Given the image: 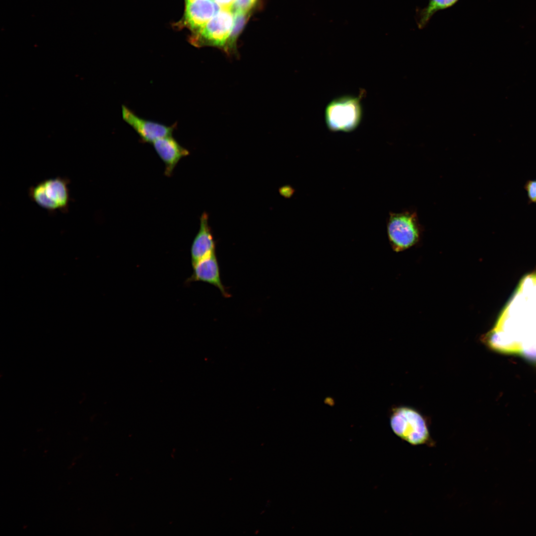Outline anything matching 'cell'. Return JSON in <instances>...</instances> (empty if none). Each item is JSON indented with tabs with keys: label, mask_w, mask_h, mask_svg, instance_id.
<instances>
[{
	"label": "cell",
	"mask_w": 536,
	"mask_h": 536,
	"mask_svg": "<svg viewBox=\"0 0 536 536\" xmlns=\"http://www.w3.org/2000/svg\"><path fill=\"white\" fill-rule=\"evenodd\" d=\"M529 287V286H528ZM531 284L529 295L520 289L487 334L489 348L519 354L536 362V287Z\"/></svg>",
	"instance_id": "cell-1"
},
{
	"label": "cell",
	"mask_w": 536,
	"mask_h": 536,
	"mask_svg": "<svg viewBox=\"0 0 536 536\" xmlns=\"http://www.w3.org/2000/svg\"><path fill=\"white\" fill-rule=\"evenodd\" d=\"M390 425L394 433L412 446L435 444L429 429L427 419L417 409L400 406L392 409Z\"/></svg>",
	"instance_id": "cell-2"
},
{
	"label": "cell",
	"mask_w": 536,
	"mask_h": 536,
	"mask_svg": "<svg viewBox=\"0 0 536 536\" xmlns=\"http://www.w3.org/2000/svg\"><path fill=\"white\" fill-rule=\"evenodd\" d=\"M69 181L57 177L43 180L28 189L29 199L37 205L53 213L67 212L71 202Z\"/></svg>",
	"instance_id": "cell-3"
},
{
	"label": "cell",
	"mask_w": 536,
	"mask_h": 536,
	"mask_svg": "<svg viewBox=\"0 0 536 536\" xmlns=\"http://www.w3.org/2000/svg\"><path fill=\"white\" fill-rule=\"evenodd\" d=\"M360 97L344 95L331 100L325 111L326 126L332 132H350L360 124L362 109Z\"/></svg>",
	"instance_id": "cell-4"
},
{
	"label": "cell",
	"mask_w": 536,
	"mask_h": 536,
	"mask_svg": "<svg viewBox=\"0 0 536 536\" xmlns=\"http://www.w3.org/2000/svg\"><path fill=\"white\" fill-rule=\"evenodd\" d=\"M387 234L390 245L396 252L415 245L420 235L416 213L409 211L391 213L387 223Z\"/></svg>",
	"instance_id": "cell-5"
},
{
	"label": "cell",
	"mask_w": 536,
	"mask_h": 536,
	"mask_svg": "<svg viewBox=\"0 0 536 536\" xmlns=\"http://www.w3.org/2000/svg\"><path fill=\"white\" fill-rule=\"evenodd\" d=\"M231 9H222L198 31L194 33L191 43L196 47L215 46L225 51L233 27Z\"/></svg>",
	"instance_id": "cell-6"
},
{
	"label": "cell",
	"mask_w": 536,
	"mask_h": 536,
	"mask_svg": "<svg viewBox=\"0 0 536 536\" xmlns=\"http://www.w3.org/2000/svg\"><path fill=\"white\" fill-rule=\"evenodd\" d=\"M123 120L137 133L143 143H151L162 137L172 135L176 124L172 126L145 119L137 116L125 105L122 106Z\"/></svg>",
	"instance_id": "cell-7"
},
{
	"label": "cell",
	"mask_w": 536,
	"mask_h": 536,
	"mask_svg": "<svg viewBox=\"0 0 536 536\" xmlns=\"http://www.w3.org/2000/svg\"><path fill=\"white\" fill-rule=\"evenodd\" d=\"M192 267L193 273L187 279V283L194 281L208 283L217 287L224 297L229 298L231 296L221 281L220 268L216 253L192 265Z\"/></svg>",
	"instance_id": "cell-8"
},
{
	"label": "cell",
	"mask_w": 536,
	"mask_h": 536,
	"mask_svg": "<svg viewBox=\"0 0 536 536\" xmlns=\"http://www.w3.org/2000/svg\"><path fill=\"white\" fill-rule=\"evenodd\" d=\"M185 23L194 33L221 10L213 0H186Z\"/></svg>",
	"instance_id": "cell-9"
},
{
	"label": "cell",
	"mask_w": 536,
	"mask_h": 536,
	"mask_svg": "<svg viewBox=\"0 0 536 536\" xmlns=\"http://www.w3.org/2000/svg\"><path fill=\"white\" fill-rule=\"evenodd\" d=\"M153 147L165 165L164 174L170 177L179 162L190 152L182 146L172 135L159 138L153 143Z\"/></svg>",
	"instance_id": "cell-10"
},
{
	"label": "cell",
	"mask_w": 536,
	"mask_h": 536,
	"mask_svg": "<svg viewBox=\"0 0 536 536\" xmlns=\"http://www.w3.org/2000/svg\"><path fill=\"white\" fill-rule=\"evenodd\" d=\"M208 214L204 211L200 218V228L191 247L192 265L216 253V242L208 223Z\"/></svg>",
	"instance_id": "cell-11"
},
{
	"label": "cell",
	"mask_w": 536,
	"mask_h": 536,
	"mask_svg": "<svg viewBox=\"0 0 536 536\" xmlns=\"http://www.w3.org/2000/svg\"><path fill=\"white\" fill-rule=\"evenodd\" d=\"M460 0H428L425 7L416 9L415 20L420 29L426 27L432 16L437 12L443 10L455 5Z\"/></svg>",
	"instance_id": "cell-12"
},
{
	"label": "cell",
	"mask_w": 536,
	"mask_h": 536,
	"mask_svg": "<svg viewBox=\"0 0 536 536\" xmlns=\"http://www.w3.org/2000/svg\"><path fill=\"white\" fill-rule=\"evenodd\" d=\"M233 12L234 24L224 51L229 55H235L237 53L236 47L237 39L250 17L249 12L235 11Z\"/></svg>",
	"instance_id": "cell-13"
},
{
	"label": "cell",
	"mask_w": 536,
	"mask_h": 536,
	"mask_svg": "<svg viewBox=\"0 0 536 536\" xmlns=\"http://www.w3.org/2000/svg\"><path fill=\"white\" fill-rule=\"evenodd\" d=\"M257 0H234L232 6V12L242 11L249 12Z\"/></svg>",
	"instance_id": "cell-14"
},
{
	"label": "cell",
	"mask_w": 536,
	"mask_h": 536,
	"mask_svg": "<svg viewBox=\"0 0 536 536\" xmlns=\"http://www.w3.org/2000/svg\"><path fill=\"white\" fill-rule=\"evenodd\" d=\"M524 188L527 193L529 203H536V179L528 180Z\"/></svg>",
	"instance_id": "cell-15"
},
{
	"label": "cell",
	"mask_w": 536,
	"mask_h": 536,
	"mask_svg": "<svg viewBox=\"0 0 536 536\" xmlns=\"http://www.w3.org/2000/svg\"><path fill=\"white\" fill-rule=\"evenodd\" d=\"M222 9H231L234 0H213Z\"/></svg>",
	"instance_id": "cell-16"
}]
</instances>
